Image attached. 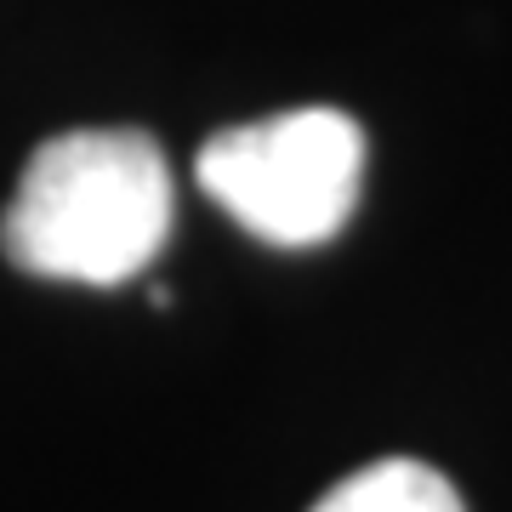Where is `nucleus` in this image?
<instances>
[{
    "label": "nucleus",
    "instance_id": "nucleus-2",
    "mask_svg": "<svg viewBox=\"0 0 512 512\" xmlns=\"http://www.w3.org/2000/svg\"><path fill=\"white\" fill-rule=\"evenodd\" d=\"M194 171L245 234L302 251L348 228L365 177V131L342 109H291L205 137Z\"/></svg>",
    "mask_w": 512,
    "mask_h": 512
},
{
    "label": "nucleus",
    "instance_id": "nucleus-3",
    "mask_svg": "<svg viewBox=\"0 0 512 512\" xmlns=\"http://www.w3.org/2000/svg\"><path fill=\"white\" fill-rule=\"evenodd\" d=\"M313 512H461V495L439 467L393 456L348 473Z\"/></svg>",
    "mask_w": 512,
    "mask_h": 512
},
{
    "label": "nucleus",
    "instance_id": "nucleus-1",
    "mask_svg": "<svg viewBox=\"0 0 512 512\" xmlns=\"http://www.w3.org/2000/svg\"><path fill=\"white\" fill-rule=\"evenodd\" d=\"M171 234V171L148 131H63L35 148L0 217V245L23 274L126 285Z\"/></svg>",
    "mask_w": 512,
    "mask_h": 512
}]
</instances>
